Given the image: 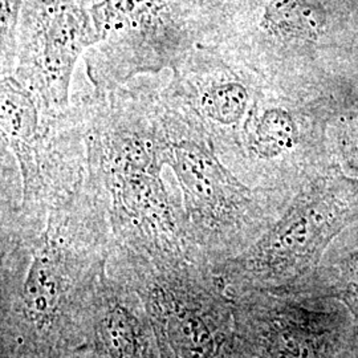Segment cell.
<instances>
[{
    "instance_id": "8fae6325",
    "label": "cell",
    "mask_w": 358,
    "mask_h": 358,
    "mask_svg": "<svg viewBox=\"0 0 358 358\" xmlns=\"http://www.w3.org/2000/svg\"><path fill=\"white\" fill-rule=\"evenodd\" d=\"M297 294L328 297L341 301L358 325V245L324 259L320 268Z\"/></svg>"
},
{
    "instance_id": "52a82bcc",
    "label": "cell",
    "mask_w": 358,
    "mask_h": 358,
    "mask_svg": "<svg viewBox=\"0 0 358 358\" xmlns=\"http://www.w3.org/2000/svg\"><path fill=\"white\" fill-rule=\"evenodd\" d=\"M99 40L90 17L73 6L52 7L44 15L34 52L38 101L44 110L62 112L68 106L71 75L77 59L83 50Z\"/></svg>"
},
{
    "instance_id": "7a4b0ae2",
    "label": "cell",
    "mask_w": 358,
    "mask_h": 358,
    "mask_svg": "<svg viewBox=\"0 0 358 358\" xmlns=\"http://www.w3.org/2000/svg\"><path fill=\"white\" fill-rule=\"evenodd\" d=\"M87 169L101 190L113 236L112 256L129 263L205 262L183 226L179 195L164 179L165 137L158 112L99 110L84 136Z\"/></svg>"
},
{
    "instance_id": "4fadbf2b",
    "label": "cell",
    "mask_w": 358,
    "mask_h": 358,
    "mask_svg": "<svg viewBox=\"0 0 358 358\" xmlns=\"http://www.w3.org/2000/svg\"><path fill=\"white\" fill-rule=\"evenodd\" d=\"M334 149L337 165L348 176L358 177V112L344 115L336 130Z\"/></svg>"
},
{
    "instance_id": "ba28073f",
    "label": "cell",
    "mask_w": 358,
    "mask_h": 358,
    "mask_svg": "<svg viewBox=\"0 0 358 358\" xmlns=\"http://www.w3.org/2000/svg\"><path fill=\"white\" fill-rule=\"evenodd\" d=\"M92 345L106 358H159L141 296L109 268L96 304Z\"/></svg>"
},
{
    "instance_id": "9c48e42d",
    "label": "cell",
    "mask_w": 358,
    "mask_h": 358,
    "mask_svg": "<svg viewBox=\"0 0 358 358\" xmlns=\"http://www.w3.org/2000/svg\"><path fill=\"white\" fill-rule=\"evenodd\" d=\"M251 96L243 84L219 83L202 90L192 109H187L213 141L220 131L238 134L250 113Z\"/></svg>"
},
{
    "instance_id": "e0dca14e",
    "label": "cell",
    "mask_w": 358,
    "mask_h": 358,
    "mask_svg": "<svg viewBox=\"0 0 358 358\" xmlns=\"http://www.w3.org/2000/svg\"><path fill=\"white\" fill-rule=\"evenodd\" d=\"M337 358H358V325L345 348Z\"/></svg>"
},
{
    "instance_id": "277c9868",
    "label": "cell",
    "mask_w": 358,
    "mask_h": 358,
    "mask_svg": "<svg viewBox=\"0 0 358 358\" xmlns=\"http://www.w3.org/2000/svg\"><path fill=\"white\" fill-rule=\"evenodd\" d=\"M358 224V177L332 164L307 180L267 231L214 269L229 294H297L331 244Z\"/></svg>"
},
{
    "instance_id": "8992f818",
    "label": "cell",
    "mask_w": 358,
    "mask_h": 358,
    "mask_svg": "<svg viewBox=\"0 0 358 358\" xmlns=\"http://www.w3.org/2000/svg\"><path fill=\"white\" fill-rule=\"evenodd\" d=\"M234 329L255 358H337L357 322L338 300L309 294H230Z\"/></svg>"
},
{
    "instance_id": "7c38bea8",
    "label": "cell",
    "mask_w": 358,
    "mask_h": 358,
    "mask_svg": "<svg viewBox=\"0 0 358 358\" xmlns=\"http://www.w3.org/2000/svg\"><path fill=\"white\" fill-rule=\"evenodd\" d=\"M159 7V0H103L92 7L90 13L101 40L145 26Z\"/></svg>"
},
{
    "instance_id": "5b68a950",
    "label": "cell",
    "mask_w": 358,
    "mask_h": 358,
    "mask_svg": "<svg viewBox=\"0 0 358 358\" xmlns=\"http://www.w3.org/2000/svg\"><path fill=\"white\" fill-rule=\"evenodd\" d=\"M109 272L141 296L159 358H214L235 333L232 299L207 264H142L110 257Z\"/></svg>"
},
{
    "instance_id": "5bb4252c",
    "label": "cell",
    "mask_w": 358,
    "mask_h": 358,
    "mask_svg": "<svg viewBox=\"0 0 358 358\" xmlns=\"http://www.w3.org/2000/svg\"><path fill=\"white\" fill-rule=\"evenodd\" d=\"M23 0H1L0 28H1V50L8 51L13 47L17 13Z\"/></svg>"
},
{
    "instance_id": "9a60e30c",
    "label": "cell",
    "mask_w": 358,
    "mask_h": 358,
    "mask_svg": "<svg viewBox=\"0 0 358 358\" xmlns=\"http://www.w3.org/2000/svg\"><path fill=\"white\" fill-rule=\"evenodd\" d=\"M214 358H255L245 348L243 344L239 341V338L236 337V334L234 333V336L230 340L220 348V350L217 352V356Z\"/></svg>"
},
{
    "instance_id": "2e32d148",
    "label": "cell",
    "mask_w": 358,
    "mask_h": 358,
    "mask_svg": "<svg viewBox=\"0 0 358 358\" xmlns=\"http://www.w3.org/2000/svg\"><path fill=\"white\" fill-rule=\"evenodd\" d=\"M63 358H106L100 350H97L94 346L90 345L81 346L76 350L65 355Z\"/></svg>"
},
{
    "instance_id": "3957f363",
    "label": "cell",
    "mask_w": 358,
    "mask_h": 358,
    "mask_svg": "<svg viewBox=\"0 0 358 358\" xmlns=\"http://www.w3.org/2000/svg\"><path fill=\"white\" fill-rule=\"evenodd\" d=\"M159 117L187 239L201 260L215 269L255 243L288 202L238 178L190 112L167 109Z\"/></svg>"
},
{
    "instance_id": "30bf717a",
    "label": "cell",
    "mask_w": 358,
    "mask_h": 358,
    "mask_svg": "<svg viewBox=\"0 0 358 358\" xmlns=\"http://www.w3.org/2000/svg\"><path fill=\"white\" fill-rule=\"evenodd\" d=\"M260 26L278 38L313 43L324 34L327 11L320 0H269Z\"/></svg>"
},
{
    "instance_id": "6da1fadb",
    "label": "cell",
    "mask_w": 358,
    "mask_h": 358,
    "mask_svg": "<svg viewBox=\"0 0 358 358\" xmlns=\"http://www.w3.org/2000/svg\"><path fill=\"white\" fill-rule=\"evenodd\" d=\"M0 358H63L93 338L113 236L87 171L48 205H0Z\"/></svg>"
}]
</instances>
